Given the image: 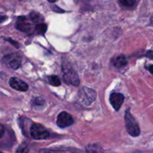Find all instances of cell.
<instances>
[{"instance_id": "cell-21", "label": "cell", "mask_w": 153, "mask_h": 153, "mask_svg": "<svg viewBox=\"0 0 153 153\" xmlns=\"http://www.w3.org/2000/svg\"><path fill=\"white\" fill-rule=\"evenodd\" d=\"M6 19H7L6 16H3V15L0 14V23H1V22H4Z\"/></svg>"}, {"instance_id": "cell-7", "label": "cell", "mask_w": 153, "mask_h": 153, "mask_svg": "<svg viewBox=\"0 0 153 153\" xmlns=\"http://www.w3.org/2000/svg\"><path fill=\"white\" fill-rule=\"evenodd\" d=\"M3 61L13 70H17L21 65V58L17 54H10L3 58Z\"/></svg>"}, {"instance_id": "cell-4", "label": "cell", "mask_w": 153, "mask_h": 153, "mask_svg": "<svg viewBox=\"0 0 153 153\" xmlns=\"http://www.w3.org/2000/svg\"><path fill=\"white\" fill-rule=\"evenodd\" d=\"M31 136L35 140H45L50 136L49 131L41 124L34 123L30 128Z\"/></svg>"}, {"instance_id": "cell-12", "label": "cell", "mask_w": 153, "mask_h": 153, "mask_svg": "<svg viewBox=\"0 0 153 153\" xmlns=\"http://www.w3.org/2000/svg\"><path fill=\"white\" fill-rule=\"evenodd\" d=\"M29 17L31 19V21L36 25L43 22V21H44V18L43 17V16L37 12H31L29 14Z\"/></svg>"}, {"instance_id": "cell-17", "label": "cell", "mask_w": 153, "mask_h": 153, "mask_svg": "<svg viewBox=\"0 0 153 153\" xmlns=\"http://www.w3.org/2000/svg\"><path fill=\"white\" fill-rule=\"evenodd\" d=\"M34 102L36 105H42L45 103V100L43 98H40V97H37L34 100Z\"/></svg>"}, {"instance_id": "cell-13", "label": "cell", "mask_w": 153, "mask_h": 153, "mask_svg": "<svg viewBox=\"0 0 153 153\" xmlns=\"http://www.w3.org/2000/svg\"><path fill=\"white\" fill-rule=\"evenodd\" d=\"M46 30H47V25L45 24L44 22H41V23L37 24L35 26V31H34V34H37V35H40V34H44L46 33Z\"/></svg>"}, {"instance_id": "cell-22", "label": "cell", "mask_w": 153, "mask_h": 153, "mask_svg": "<svg viewBox=\"0 0 153 153\" xmlns=\"http://www.w3.org/2000/svg\"><path fill=\"white\" fill-rule=\"evenodd\" d=\"M146 68L153 75V65H149L148 67H146Z\"/></svg>"}, {"instance_id": "cell-11", "label": "cell", "mask_w": 153, "mask_h": 153, "mask_svg": "<svg viewBox=\"0 0 153 153\" xmlns=\"http://www.w3.org/2000/svg\"><path fill=\"white\" fill-rule=\"evenodd\" d=\"M39 153H79V151L71 149H43L40 150Z\"/></svg>"}, {"instance_id": "cell-23", "label": "cell", "mask_w": 153, "mask_h": 153, "mask_svg": "<svg viewBox=\"0 0 153 153\" xmlns=\"http://www.w3.org/2000/svg\"><path fill=\"white\" fill-rule=\"evenodd\" d=\"M48 1H49V2H51V3H53V2H55V1H57L58 0H48Z\"/></svg>"}, {"instance_id": "cell-8", "label": "cell", "mask_w": 153, "mask_h": 153, "mask_svg": "<svg viewBox=\"0 0 153 153\" xmlns=\"http://www.w3.org/2000/svg\"><path fill=\"white\" fill-rule=\"evenodd\" d=\"M124 96L122 94H118V93H113L110 96V103L113 106L115 111H118L120 109L121 105H123L124 102Z\"/></svg>"}, {"instance_id": "cell-1", "label": "cell", "mask_w": 153, "mask_h": 153, "mask_svg": "<svg viewBox=\"0 0 153 153\" xmlns=\"http://www.w3.org/2000/svg\"><path fill=\"white\" fill-rule=\"evenodd\" d=\"M36 24L31 21L29 16H19L16 19V28L27 34H34Z\"/></svg>"}, {"instance_id": "cell-14", "label": "cell", "mask_w": 153, "mask_h": 153, "mask_svg": "<svg viewBox=\"0 0 153 153\" xmlns=\"http://www.w3.org/2000/svg\"><path fill=\"white\" fill-rule=\"evenodd\" d=\"M48 82L51 85L55 87H58L61 85V80L58 78V76H55V75H52L48 77Z\"/></svg>"}, {"instance_id": "cell-16", "label": "cell", "mask_w": 153, "mask_h": 153, "mask_svg": "<svg viewBox=\"0 0 153 153\" xmlns=\"http://www.w3.org/2000/svg\"><path fill=\"white\" fill-rule=\"evenodd\" d=\"M28 152V148L25 145H22L21 146H19V148L18 149L16 153H27Z\"/></svg>"}, {"instance_id": "cell-3", "label": "cell", "mask_w": 153, "mask_h": 153, "mask_svg": "<svg viewBox=\"0 0 153 153\" xmlns=\"http://www.w3.org/2000/svg\"><path fill=\"white\" fill-rule=\"evenodd\" d=\"M97 93L91 88L84 87L78 94V100L84 105H90L96 100Z\"/></svg>"}, {"instance_id": "cell-25", "label": "cell", "mask_w": 153, "mask_h": 153, "mask_svg": "<svg viewBox=\"0 0 153 153\" xmlns=\"http://www.w3.org/2000/svg\"><path fill=\"white\" fill-rule=\"evenodd\" d=\"M0 153H3V152H0Z\"/></svg>"}, {"instance_id": "cell-18", "label": "cell", "mask_w": 153, "mask_h": 153, "mask_svg": "<svg viewBox=\"0 0 153 153\" xmlns=\"http://www.w3.org/2000/svg\"><path fill=\"white\" fill-rule=\"evenodd\" d=\"M145 56L147 57V58H149V59L152 60L153 61V51L152 50L147 51L146 53V55H145Z\"/></svg>"}, {"instance_id": "cell-2", "label": "cell", "mask_w": 153, "mask_h": 153, "mask_svg": "<svg viewBox=\"0 0 153 153\" xmlns=\"http://www.w3.org/2000/svg\"><path fill=\"white\" fill-rule=\"evenodd\" d=\"M125 123H126V128L128 134L132 137H137L139 136L140 133V127H139L138 124L136 122L135 119L132 114L130 112L129 109L126 111L125 117Z\"/></svg>"}, {"instance_id": "cell-19", "label": "cell", "mask_w": 153, "mask_h": 153, "mask_svg": "<svg viewBox=\"0 0 153 153\" xmlns=\"http://www.w3.org/2000/svg\"><path fill=\"white\" fill-rule=\"evenodd\" d=\"M4 131H5V129H4V126H2L1 124H0V138H1L3 135H4Z\"/></svg>"}, {"instance_id": "cell-9", "label": "cell", "mask_w": 153, "mask_h": 153, "mask_svg": "<svg viewBox=\"0 0 153 153\" xmlns=\"http://www.w3.org/2000/svg\"><path fill=\"white\" fill-rule=\"evenodd\" d=\"M9 84H10V86L12 88L16 90V91L25 92V91H27L28 90V85L25 82L18 79V78H10V81H9Z\"/></svg>"}, {"instance_id": "cell-20", "label": "cell", "mask_w": 153, "mask_h": 153, "mask_svg": "<svg viewBox=\"0 0 153 153\" xmlns=\"http://www.w3.org/2000/svg\"><path fill=\"white\" fill-rule=\"evenodd\" d=\"M7 41H9V42H10V43H12V44H13V45H14L15 47L19 48V44H18V43H16V42L13 41V40H10V39H8V40H7Z\"/></svg>"}, {"instance_id": "cell-24", "label": "cell", "mask_w": 153, "mask_h": 153, "mask_svg": "<svg viewBox=\"0 0 153 153\" xmlns=\"http://www.w3.org/2000/svg\"><path fill=\"white\" fill-rule=\"evenodd\" d=\"M151 24H152V25H153V15H152V18H151Z\"/></svg>"}, {"instance_id": "cell-5", "label": "cell", "mask_w": 153, "mask_h": 153, "mask_svg": "<svg viewBox=\"0 0 153 153\" xmlns=\"http://www.w3.org/2000/svg\"><path fill=\"white\" fill-rule=\"evenodd\" d=\"M64 82L68 85H72L75 87H78L79 85V78L78 76L77 73L73 70L72 68L66 69L64 70V76H63Z\"/></svg>"}, {"instance_id": "cell-10", "label": "cell", "mask_w": 153, "mask_h": 153, "mask_svg": "<svg viewBox=\"0 0 153 153\" xmlns=\"http://www.w3.org/2000/svg\"><path fill=\"white\" fill-rule=\"evenodd\" d=\"M112 64L117 68H121L123 67H125L128 64V61L125 55H121L114 58L112 59Z\"/></svg>"}, {"instance_id": "cell-15", "label": "cell", "mask_w": 153, "mask_h": 153, "mask_svg": "<svg viewBox=\"0 0 153 153\" xmlns=\"http://www.w3.org/2000/svg\"><path fill=\"white\" fill-rule=\"evenodd\" d=\"M119 1L121 4L126 7H131L136 3V0H119Z\"/></svg>"}, {"instance_id": "cell-6", "label": "cell", "mask_w": 153, "mask_h": 153, "mask_svg": "<svg viewBox=\"0 0 153 153\" xmlns=\"http://www.w3.org/2000/svg\"><path fill=\"white\" fill-rule=\"evenodd\" d=\"M74 120L71 115L69 113L63 111L58 114L57 118V125L61 128H66L73 125Z\"/></svg>"}]
</instances>
